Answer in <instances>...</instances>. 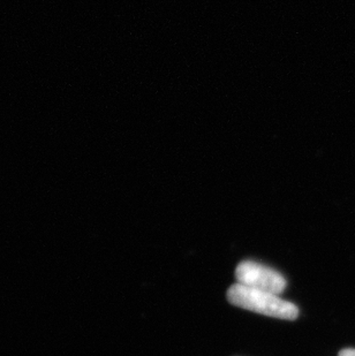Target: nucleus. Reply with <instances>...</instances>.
<instances>
[{
  "mask_svg": "<svg viewBox=\"0 0 355 356\" xmlns=\"http://www.w3.org/2000/svg\"><path fill=\"white\" fill-rule=\"evenodd\" d=\"M235 277L240 285L276 296L286 287V280L281 273L251 261L240 263L235 270Z\"/></svg>",
  "mask_w": 355,
  "mask_h": 356,
  "instance_id": "obj_2",
  "label": "nucleus"
},
{
  "mask_svg": "<svg viewBox=\"0 0 355 356\" xmlns=\"http://www.w3.org/2000/svg\"><path fill=\"white\" fill-rule=\"evenodd\" d=\"M339 356H355V350H352V348H347V350H340Z\"/></svg>",
  "mask_w": 355,
  "mask_h": 356,
  "instance_id": "obj_3",
  "label": "nucleus"
},
{
  "mask_svg": "<svg viewBox=\"0 0 355 356\" xmlns=\"http://www.w3.org/2000/svg\"><path fill=\"white\" fill-rule=\"evenodd\" d=\"M228 300L233 306L262 314L265 316L293 321L299 315L298 308L293 303L285 301L272 293L249 289L240 284L230 287Z\"/></svg>",
  "mask_w": 355,
  "mask_h": 356,
  "instance_id": "obj_1",
  "label": "nucleus"
}]
</instances>
